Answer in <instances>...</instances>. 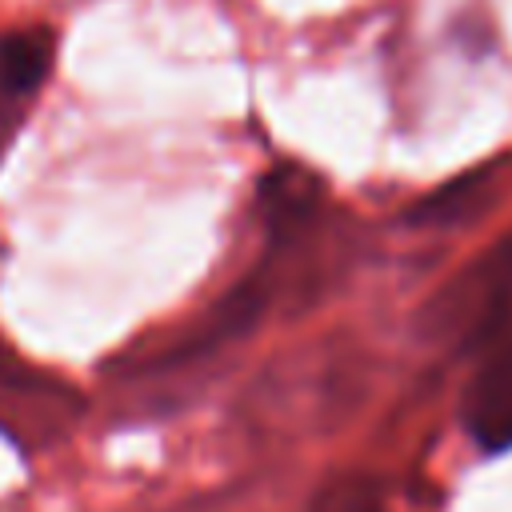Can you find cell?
<instances>
[{"mask_svg": "<svg viewBox=\"0 0 512 512\" xmlns=\"http://www.w3.org/2000/svg\"><path fill=\"white\" fill-rule=\"evenodd\" d=\"M512 308V232L484 248L468 268H460L424 308V324L444 336H460L464 344H488L504 332Z\"/></svg>", "mask_w": 512, "mask_h": 512, "instance_id": "1", "label": "cell"}, {"mask_svg": "<svg viewBox=\"0 0 512 512\" xmlns=\"http://www.w3.org/2000/svg\"><path fill=\"white\" fill-rule=\"evenodd\" d=\"M464 428L484 452L512 448V332L488 340V356L464 392Z\"/></svg>", "mask_w": 512, "mask_h": 512, "instance_id": "2", "label": "cell"}, {"mask_svg": "<svg viewBox=\"0 0 512 512\" xmlns=\"http://www.w3.org/2000/svg\"><path fill=\"white\" fill-rule=\"evenodd\" d=\"M256 200H260L268 240L288 244L292 236L304 232V224H312V216L320 208V180L300 164H276L260 176Z\"/></svg>", "mask_w": 512, "mask_h": 512, "instance_id": "3", "label": "cell"}, {"mask_svg": "<svg viewBox=\"0 0 512 512\" xmlns=\"http://www.w3.org/2000/svg\"><path fill=\"white\" fill-rule=\"evenodd\" d=\"M492 196H496V172L492 168H472V172L440 184L424 200H416L404 212V220L412 228H456V224L480 216Z\"/></svg>", "mask_w": 512, "mask_h": 512, "instance_id": "4", "label": "cell"}, {"mask_svg": "<svg viewBox=\"0 0 512 512\" xmlns=\"http://www.w3.org/2000/svg\"><path fill=\"white\" fill-rule=\"evenodd\" d=\"M268 292H272V284H268V276L264 272H252L248 280H240L220 304H216V312L208 316V324L188 340V344H180V348H172V356L168 360H184V356H196V352H204V348H212V344H220V340H228V336H236V332H244V328H252V320L264 312V304H268Z\"/></svg>", "mask_w": 512, "mask_h": 512, "instance_id": "5", "label": "cell"}, {"mask_svg": "<svg viewBox=\"0 0 512 512\" xmlns=\"http://www.w3.org/2000/svg\"><path fill=\"white\" fill-rule=\"evenodd\" d=\"M48 68H52V36L44 28L0 36V88L8 96L36 92Z\"/></svg>", "mask_w": 512, "mask_h": 512, "instance_id": "6", "label": "cell"}, {"mask_svg": "<svg viewBox=\"0 0 512 512\" xmlns=\"http://www.w3.org/2000/svg\"><path fill=\"white\" fill-rule=\"evenodd\" d=\"M316 512H376V492L368 480H336L320 492Z\"/></svg>", "mask_w": 512, "mask_h": 512, "instance_id": "7", "label": "cell"}, {"mask_svg": "<svg viewBox=\"0 0 512 512\" xmlns=\"http://www.w3.org/2000/svg\"><path fill=\"white\" fill-rule=\"evenodd\" d=\"M0 368H4V348H0Z\"/></svg>", "mask_w": 512, "mask_h": 512, "instance_id": "8", "label": "cell"}]
</instances>
